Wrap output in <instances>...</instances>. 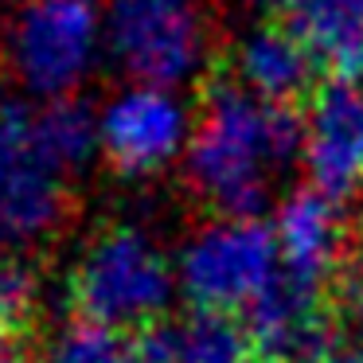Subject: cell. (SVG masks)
<instances>
[{"mask_svg":"<svg viewBox=\"0 0 363 363\" xmlns=\"http://www.w3.org/2000/svg\"><path fill=\"white\" fill-rule=\"evenodd\" d=\"M269 168H277L266 129V106L215 63L203 79L199 121L188 141V184L223 219H254L269 199Z\"/></svg>","mask_w":363,"mask_h":363,"instance_id":"cell-1","label":"cell"},{"mask_svg":"<svg viewBox=\"0 0 363 363\" xmlns=\"http://www.w3.org/2000/svg\"><path fill=\"white\" fill-rule=\"evenodd\" d=\"M106 51L98 0H16L0 24V74L32 102H63L94 74Z\"/></svg>","mask_w":363,"mask_h":363,"instance_id":"cell-2","label":"cell"},{"mask_svg":"<svg viewBox=\"0 0 363 363\" xmlns=\"http://www.w3.org/2000/svg\"><path fill=\"white\" fill-rule=\"evenodd\" d=\"M79 316L110 328H157L164 308L172 305L176 269L160 254V246L141 227H106L82 246L67 277Z\"/></svg>","mask_w":363,"mask_h":363,"instance_id":"cell-3","label":"cell"},{"mask_svg":"<svg viewBox=\"0 0 363 363\" xmlns=\"http://www.w3.org/2000/svg\"><path fill=\"white\" fill-rule=\"evenodd\" d=\"M71 207V172L59 168L35 129V106L0 102V250L51 238Z\"/></svg>","mask_w":363,"mask_h":363,"instance_id":"cell-4","label":"cell"},{"mask_svg":"<svg viewBox=\"0 0 363 363\" xmlns=\"http://www.w3.org/2000/svg\"><path fill=\"white\" fill-rule=\"evenodd\" d=\"M281 277L277 235L258 219H219L180 250L176 281L191 308L246 313Z\"/></svg>","mask_w":363,"mask_h":363,"instance_id":"cell-5","label":"cell"},{"mask_svg":"<svg viewBox=\"0 0 363 363\" xmlns=\"http://www.w3.org/2000/svg\"><path fill=\"white\" fill-rule=\"evenodd\" d=\"M106 55L137 86L168 90L203 55V12L196 0H110Z\"/></svg>","mask_w":363,"mask_h":363,"instance_id":"cell-6","label":"cell"},{"mask_svg":"<svg viewBox=\"0 0 363 363\" xmlns=\"http://www.w3.org/2000/svg\"><path fill=\"white\" fill-rule=\"evenodd\" d=\"M184 110L160 86H125L98 113V149L121 176H152L184 149Z\"/></svg>","mask_w":363,"mask_h":363,"instance_id":"cell-7","label":"cell"},{"mask_svg":"<svg viewBox=\"0 0 363 363\" xmlns=\"http://www.w3.org/2000/svg\"><path fill=\"white\" fill-rule=\"evenodd\" d=\"M305 168L313 188L347 199L363 188V82H316L305 102Z\"/></svg>","mask_w":363,"mask_h":363,"instance_id":"cell-8","label":"cell"},{"mask_svg":"<svg viewBox=\"0 0 363 363\" xmlns=\"http://www.w3.org/2000/svg\"><path fill=\"white\" fill-rule=\"evenodd\" d=\"M246 328L262 363H316L332 344V308L324 289L305 285L281 269L266 297L246 308Z\"/></svg>","mask_w":363,"mask_h":363,"instance_id":"cell-9","label":"cell"},{"mask_svg":"<svg viewBox=\"0 0 363 363\" xmlns=\"http://www.w3.org/2000/svg\"><path fill=\"white\" fill-rule=\"evenodd\" d=\"M277 250H281V269L289 277L316 289H328L344 266V211L340 199H332L320 188H301L277 211Z\"/></svg>","mask_w":363,"mask_h":363,"instance_id":"cell-10","label":"cell"},{"mask_svg":"<svg viewBox=\"0 0 363 363\" xmlns=\"http://www.w3.org/2000/svg\"><path fill=\"white\" fill-rule=\"evenodd\" d=\"M281 20L324 79L359 82L363 74V0H285Z\"/></svg>","mask_w":363,"mask_h":363,"instance_id":"cell-11","label":"cell"},{"mask_svg":"<svg viewBox=\"0 0 363 363\" xmlns=\"http://www.w3.org/2000/svg\"><path fill=\"white\" fill-rule=\"evenodd\" d=\"M141 363H262L242 316L191 308L180 324H160L137 340Z\"/></svg>","mask_w":363,"mask_h":363,"instance_id":"cell-12","label":"cell"},{"mask_svg":"<svg viewBox=\"0 0 363 363\" xmlns=\"http://www.w3.org/2000/svg\"><path fill=\"white\" fill-rule=\"evenodd\" d=\"M230 71L262 102H308V94L316 90V59L281 20H269L266 28H258L242 43Z\"/></svg>","mask_w":363,"mask_h":363,"instance_id":"cell-13","label":"cell"},{"mask_svg":"<svg viewBox=\"0 0 363 363\" xmlns=\"http://www.w3.org/2000/svg\"><path fill=\"white\" fill-rule=\"evenodd\" d=\"M35 129L48 152L59 160L63 172H79L90 164L98 149V113L79 98H63V102H43L35 106Z\"/></svg>","mask_w":363,"mask_h":363,"instance_id":"cell-14","label":"cell"},{"mask_svg":"<svg viewBox=\"0 0 363 363\" xmlns=\"http://www.w3.org/2000/svg\"><path fill=\"white\" fill-rule=\"evenodd\" d=\"M43 363H141V355L137 340H129L121 328L74 316L51 332Z\"/></svg>","mask_w":363,"mask_h":363,"instance_id":"cell-15","label":"cell"},{"mask_svg":"<svg viewBox=\"0 0 363 363\" xmlns=\"http://www.w3.org/2000/svg\"><path fill=\"white\" fill-rule=\"evenodd\" d=\"M40 305V274L24 254L0 250V324H20Z\"/></svg>","mask_w":363,"mask_h":363,"instance_id":"cell-16","label":"cell"},{"mask_svg":"<svg viewBox=\"0 0 363 363\" xmlns=\"http://www.w3.org/2000/svg\"><path fill=\"white\" fill-rule=\"evenodd\" d=\"M332 293H336L340 320L352 332H363V254H352L340 266L336 281H332Z\"/></svg>","mask_w":363,"mask_h":363,"instance_id":"cell-17","label":"cell"},{"mask_svg":"<svg viewBox=\"0 0 363 363\" xmlns=\"http://www.w3.org/2000/svg\"><path fill=\"white\" fill-rule=\"evenodd\" d=\"M316 363H363V332H352L344 340H332Z\"/></svg>","mask_w":363,"mask_h":363,"instance_id":"cell-18","label":"cell"},{"mask_svg":"<svg viewBox=\"0 0 363 363\" xmlns=\"http://www.w3.org/2000/svg\"><path fill=\"white\" fill-rule=\"evenodd\" d=\"M0 363H28L20 352H12V347H0Z\"/></svg>","mask_w":363,"mask_h":363,"instance_id":"cell-19","label":"cell"},{"mask_svg":"<svg viewBox=\"0 0 363 363\" xmlns=\"http://www.w3.org/2000/svg\"><path fill=\"white\" fill-rule=\"evenodd\" d=\"M0 328H4V324H0ZM0 347H4V344H0Z\"/></svg>","mask_w":363,"mask_h":363,"instance_id":"cell-20","label":"cell"}]
</instances>
